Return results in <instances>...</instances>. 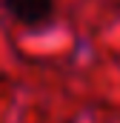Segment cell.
<instances>
[{"instance_id": "6da1fadb", "label": "cell", "mask_w": 120, "mask_h": 123, "mask_svg": "<svg viewBox=\"0 0 120 123\" xmlns=\"http://www.w3.org/2000/svg\"><path fill=\"white\" fill-rule=\"evenodd\" d=\"M0 6L17 26L37 29V26L52 20L57 0H0Z\"/></svg>"}]
</instances>
